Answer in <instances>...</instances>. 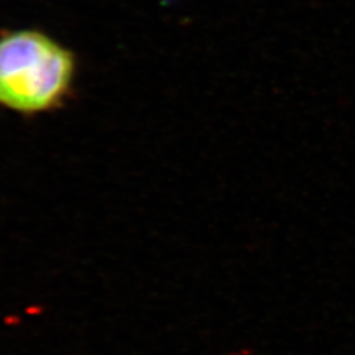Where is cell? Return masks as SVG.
I'll list each match as a JSON object with an SVG mask.
<instances>
[{
	"mask_svg": "<svg viewBox=\"0 0 355 355\" xmlns=\"http://www.w3.org/2000/svg\"><path fill=\"white\" fill-rule=\"evenodd\" d=\"M76 54L37 29L0 33V104L23 114L64 104L76 79Z\"/></svg>",
	"mask_w": 355,
	"mask_h": 355,
	"instance_id": "6da1fadb",
	"label": "cell"
}]
</instances>
